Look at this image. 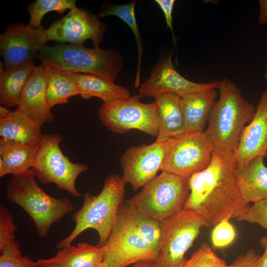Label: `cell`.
I'll use <instances>...</instances> for the list:
<instances>
[{
    "label": "cell",
    "mask_w": 267,
    "mask_h": 267,
    "mask_svg": "<svg viewBox=\"0 0 267 267\" xmlns=\"http://www.w3.org/2000/svg\"><path fill=\"white\" fill-rule=\"evenodd\" d=\"M236 167L234 152L214 151L209 165L188 178L190 193L184 208L196 213L205 226L236 218L248 209L238 188Z\"/></svg>",
    "instance_id": "6da1fadb"
},
{
    "label": "cell",
    "mask_w": 267,
    "mask_h": 267,
    "mask_svg": "<svg viewBox=\"0 0 267 267\" xmlns=\"http://www.w3.org/2000/svg\"><path fill=\"white\" fill-rule=\"evenodd\" d=\"M218 89L219 98L204 132L214 151L235 153L244 128L254 116L255 108L230 79L224 78L220 81Z\"/></svg>",
    "instance_id": "7a4b0ae2"
},
{
    "label": "cell",
    "mask_w": 267,
    "mask_h": 267,
    "mask_svg": "<svg viewBox=\"0 0 267 267\" xmlns=\"http://www.w3.org/2000/svg\"><path fill=\"white\" fill-rule=\"evenodd\" d=\"M126 182L122 177L111 174L105 178L103 188L98 195L87 192L83 195L81 208L72 216L75 225L70 234L56 244L62 249L71 244L84 231L95 230L99 236L100 247L106 243L114 225L119 208L123 204Z\"/></svg>",
    "instance_id": "3957f363"
},
{
    "label": "cell",
    "mask_w": 267,
    "mask_h": 267,
    "mask_svg": "<svg viewBox=\"0 0 267 267\" xmlns=\"http://www.w3.org/2000/svg\"><path fill=\"white\" fill-rule=\"evenodd\" d=\"M32 171L12 176L6 191L7 200L23 209L33 220L39 235L46 237L53 224L73 210L67 197L57 198L44 191Z\"/></svg>",
    "instance_id": "277c9868"
},
{
    "label": "cell",
    "mask_w": 267,
    "mask_h": 267,
    "mask_svg": "<svg viewBox=\"0 0 267 267\" xmlns=\"http://www.w3.org/2000/svg\"><path fill=\"white\" fill-rule=\"evenodd\" d=\"M38 58L45 65L71 73L89 74L115 82L122 66L120 53L99 46L57 44L44 45Z\"/></svg>",
    "instance_id": "5b68a950"
},
{
    "label": "cell",
    "mask_w": 267,
    "mask_h": 267,
    "mask_svg": "<svg viewBox=\"0 0 267 267\" xmlns=\"http://www.w3.org/2000/svg\"><path fill=\"white\" fill-rule=\"evenodd\" d=\"M189 193L188 178L162 171L126 203L161 222L184 209Z\"/></svg>",
    "instance_id": "8992f818"
},
{
    "label": "cell",
    "mask_w": 267,
    "mask_h": 267,
    "mask_svg": "<svg viewBox=\"0 0 267 267\" xmlns=\"http://www.w3.org/2000/svg\"><path fill=\"white\" fill-rule=\"evenodd\" d=\"M102 247L103 262L109 267H126L139 262H156L159 252L135 228L126 203L120 205L111 232Z\"/></svg>",
    "instance_id": "52a82bcc"
},
{
    "label": "cell",
    "mask_w": 267,
    "mask_h": 267,
    "mask_svg": "<svg viewBox=\"0 0 267 267\" xmlns=\"http://www.w3.org/2000/svg\"><path fill=\"white\" fill-rule=\"evenodd\" d=\"M63 140L60 134H44L31 170L42 183H54L58 189L81 197L83 194L77 189L76 181L89 167L84 163H73L64 155L60 147Z\"/></svg>",
    "instance_id": "ba28073f"
},
{
    "label": "cell",
    "mask_w": 267,
    "mask_h": 267,
    "mask_svg": "<svg viewBox=\"0 0 267 267\" xmlns=\"http://www.w3.org/2000/svg\"><path fill=\"white\" fill-rule=\"evenodd\" d=\"M140 98L138 94L104 102L98 112L101 123L113 133L123 134L137 130L157 138L159 134L157 103L155 100L143 103L140 101Z\"/></svg>",
    "instance_id": "9c48e42d"
},
{
    "label": "cell",
    "mask_w": 267,
    "mask_h": 267,
    "mask_svg": "<svg viewBox=\"0 0 267 267\" xmlns=\"http://www.w3.org/2000/svg\"><path fill=\"white\" fill-rule=\"evenodd\" d=\"M201 218L184 208L160 222L159 252L156 264L160 267H182L184 255L197 237L202 227Z\"/></svg>",
    "instance_id": "30bf717a"
},
{
    "label": "cell",
    "mask_w": 267,
    "mask_h": 267,
    "mask_svg": "<svg viewBox=\"0 0 267 267\" xmlns=\"http://www.w3.org/2000/svg\"><path fill=\"white\" fill-rule=\"evenodd\" d=\"M214 149L205 132L184 133L167 140L162 171L189 178L210 164Z\"/></svg>",
    "instance_id": "8fae6325"
},
{
    "label": "cell",
    "mask_w": 267,
    "mask_h": 267,
    "mask_svg": "<svg viewBox=\"0 0 267 267\" xmlns=\"http://www.w3.org/2000/svg\"><path fill=\"white\" fill-rule=\"evenodd\" d=\"M167 140L132 146L120 159L122 177L135 191L156 177L161 170L167 151Z\"/></svg>",
    "instance_id": "7c38bea8"
},
{
    "label": "cell",
    "mask_w": 267,
    "mask_h": 267,
    "mask_svg": "<svg viewBox=\"0 0 267 267\" xmlns=\"http://www.w3.org/2000/svg\"><path fill=\"white\" fill-rule=\"evenodd\" d=\"M105 30L106 25L98 15L77 6L45 30L48 41L83 45L89 39L93 41L94 47L99 46Z\"/></svg>",
    "instance_id": "4fadbf2b"
},
{
    "label": "cell",
    "mask_w": 267,
    "mask_h": 267,
    "mask_svg": "<svg viewBox=\"0 0 267 267\" xmlns=\"http://www.w3.org/2000/svg\"><path fill=\"white\" fill-rule=\"evenodd\" d=\"M48 41L43 27L33 28L21 23H12L0 35V48L5 68L38 58L40 49Z\"/></svg>",
    "instance_id": "5bb4252c"
},
{
    "label": "cell",
    "mask_w": 267,
    "mask_h": 267,
    "mask_svg": "<svg viewBox=\"0 0 267 267\" xmlns=\"http://www.w3.org/2000/svg\"><path fill=\"white\" fill-rule=\"evenodd\" d=\"M171 53L162 59L150 77L138 89L140 97H153L163 92L175 93L182 98L209 89H218L220 81L197 83L182 76L175 68Z\"/></svg>",
    "instance_id": "9a60e30c"
},
{
    "label": "cell",
    "mask_w": 267,
    "mask_h": 267,
    "mask_svg": "<svg viewBox=\"0 0 267 267\" xmlns=\"http://www.w3.org/2000/svg\"><path fill=\"white\" fill-rule=\"evenodd\" d=\"M234 155L236 167L256 157H267V89L261 93L254 116L244 128Z\"/></svg>",
    "instance_id": "2e32d148"
},
{
    "label": "cell",
    "mask_w": 267,
    "mask_h": 267,
    "mask_svg": "<svg viewBox=\"0 0 267 267\" xmlns=\"http://www.w3.org/2000/svg\"><path fill=\"white\" fill-rule=\"evenodd\" d=\"M47 71L45 65L36 66L21 95L17 109L27 114L41 126L51 123L54 116L46 98Z\"/></svg>",
    "instance_id": "e0dca14e"
},
{
    "label": "cell",
    "mask_w": 267,
    "mask_h": 267,
    "mask_svg": "<svg viewBox=\"0 0 267 267\" xmlns=\"http://www.w3.org/2000/svg\"><path fill=\"white\" fill-rule=\"evenodd\" d=\"M264 158L256 157L236 167L235 176L238 190L247 205L267 198V167Z\"/></svg>",
    "instance_id": "ac0fdd59"
},
{
    "label": "cell",
    "mask_w": 267,
    "mask_h": 267,
    "mask_svg": "<svg viewBox=\"0 0 267 267\" xmlns=\"http://www.w3.org/2000/svg\"><path fill=\"white\" fill-rule=\"evenodd\" d=\"M41 127L32 117L17 109L7 117L0 119V138L39 146L44 134Z\"/></svg>",
    "instance_id": "d6986e66"
},
{
    "label": "cell",
    "mask_w": 267,
    "mask_h": 267,
    "mask_svg": "<svg viewBox=\"0 0 267 267\" xmlns=\"http://www.w3.org/2000/svg\"><path fill=\"white\" fill-rule=\"evenodd\" d=\"M158 109V136L157 140H166L184 134L185 123L181 97L170 92L155 97Z\"/></svg>",
    "instance_id": "ffe728a7"
},
{
    "label": "cell",
    "mask_w": 267,
    "mask_h": 267,
    "mask_svg": "<svg viewBox=\"0 0 267 267\" xmlns=\"http://www.w3.org/2000/svg\"><path fill=\"white\" fill-rule=\"evenodd\" d=\"M216 89H212L181 97L184 133L204 132L216 102Z\"/></svg>",
    "instance_id": "44dd1931"
},
{
    "label": "cell",
    "mask_w": 267,
    "mask_h": 267,
    "mask_svg": "<svg viewBox=\"0 0 267 267\" xmlns=\"http://www.w3.org/2000/svg\"><path fill=\"white\" fill-rule=\"evenodd\" d=\"M103 247L83 242L60 249L54 257L40 259L36 263L59 267H97L103 262Z\"/></svg>",
    "instance_id": "7402d4cb"
},
{
    "label": "cell",
    "mask_w": 267,
    "mask_h": 267,
    "mask_svg": "<svg viewBox=\"0 0 267 267\" xmlns=\"http://www.w3.org/2000/svg\"><path fill=\"white\" fill-rule=\"evenodd\" d=\"M38 148L0 138V177L31 170Z\"/></svg>",
    "instance_id": "603a6c76"
},
{
    "label": "cell",
    "mask_w": 267,
    "mask_h": 267,
    "mask_svg": "<svg viewBox=\"0 0 267 267\" xmlns=\"http://www.w3.org/2000/svg\"><path fill=\"white\" fill-rule=\"evenodd\" d=\"M80 95L85 99L96 97L109 102L130 96L126 88L107 79L89 74L72 73Z\"/></svg>",
    "instance_id": "cb8c5ba5"
},
{
    "label": "cell",
    "mask_w": 267,
    "mask_h": 267,
    "mask_svg": "<svg viewBox=\"0 0 267 267\" xmlns=\"http://www.w3.org/2000/svg\"><path fill=\"white\" fill-rule=\"evenodd\" d=\"M36 66L27 62L4 68L0 74V103L1 106L18 105L23 90Z\"/></svg>",
    "instance_id": "d4e9b609"
},
{
    "label": "cell",
    "mask_w": 267,
    "mask_h": 267,
    "mask_svg": "<svg viewBox=\"0 0 267 267\" xmlns=\"http://www.w3.org/2000/svg\"><path fill=\"white\" fill-rule=\"evenodd\" d=\"M45 66L47 71L46 95L51 108L66 103L72 96L80 95L72 73Z\"/></svg>",
    "instance_id": "484cf974"
},
{
    "label": "cell",
    "mask_w": 267,
    "mask_h": 267,
    "mask_svg": "<svg viewBox=\"0 0 267 267\" xmlns=\"http://www.w3.org/2000/svg\"><path fill=\"white\" fill-rule=\"evenodd\" d=\"M136 3L135 0L123 5H116L108 2H105L102 5L98 16L99 17L102 18L110 15L116 16L124 21L132 29L137 45L138 62L134 82L135 87L137 88L140 85V69L143 48L141 37L135 16L134 8Z\"/></svg>",
    "instance_id": "4316f807"
},
{
    "label": "cell",
    "mask_w": 267,
    "mask_h": 267,
    "mask_svg": "<svg viewBox=\"0 0 267 267\" xmlns=\"http://www.w3.org/2000/svg\"><path fill=\"white\" fill-rule=\"evenodd\" d=\"M76 6L75 0H36L29 3L26 10L29 13L30 19L28 25L35 28H41L44 16L50 11L63 13L66 10H70Z\"/></svg>",
    "instance_id": "83f0119b"
},
{
    "label": "cell",
    "mask_w": 267,
    "mask_h": 267,
    "mask_svg": "<svg viewBox=\"0 0 267 267\" xmlns=\"http://www.w3.org/2000/svg\"><path fill=\"white\" fill-rule=\"evenodd\" d=\"M126 205L135 228L148 242L159 250L160 222L141 214L128 204Z\"/></svg>",
    "instance_id": "f1b7e54d"
},
{
    "label": "cell",
    "mask_w": 267,
    "mask_h": 267,
    "mask_svg": "<svg viewBox=\"0 0 267 267\" xmlns=\"http://www.w3.org/2000/svg\"><path fill=\"white\" fill-rule=\"evenodd\" d=\"M182 267H230L219 258L207 243H203Z\"/></svg>",
    "instance_id": "f546056e"
},
{
    "label": "cell",
    "mask_w": 267,
    "mask_h": 267,
    "mask_svg": "<svg viewBox=\"0 0 267 267\" xmlns=\"http://www.w3.org/2000/svg\"><path fill=\"white\" fill-rule=\"evenodd\" d=\"M0 252V267H39L30 257L22 255L20 244L16 240L6 245Z\"/></svg>",
    "instance_id": "4dcf8cb0"
},
{
    "label": "cell",
    "mask_w": 267,
    "mask_h": 267,
    "mask_svg": "<svg viewBox=\"0 0 267 267\" xmlns=\"http://www.w3.org/2000/svg\"><path fill=\"white\" fill-rule=\"evenodd\" d=\"M229 219H225L216 224L211 234L213 246L215 248L226 247L234 241L236 232Z\"/></svg>",
    "instance_id": "1f68e13d"
},
{
    "label": "cell",
    "mask_w": 267,
    "mask_h": 267,
    "mask_svg": "<svg viewBox=\"0 0 267 267\" xmlns=\"http://www.w3.org/2000/svg\"><path fill=\"white\" fill-rule=\"evenodd\" d=\"M17 227L14 223L12 214L0 206V251L15 240Z\"/></svg>",
    "instance_id": "d6a6232c"
},
{
    "label": "cell",
    "mask_w": 267,
    "mask_h": 267,
    "mask_svg": "<svg viewBox=\"0 0 267 267\" xmlns=\"http://www.w3.org/2000/svg\"><path fill=\"white\" fill-rule=\"evenodd\" d=\"M236 219L239 222L258 224L267 230V198L249 206L245 213Z\"/></svg>",
    "instance_id": "836d02e7"
},
{
    "label": "cell",
    "mask_w": 267,
    "mask_h": 267,
    "mask_svg": "<svg viewBox=\"0 0 267 267\" xmlns=\"http://www.w3.org/2000/svg\"><path fill=\"white\" fill-rule=\"evenodd\" d=\"M260 257L254 250H249L245 254L237 257L230 267H259Z\"/></svg>",
    "instance_id": "e575fe53"
},
{
    "label": "cell",
    "mask_w": 267,
    "mask_h": 267,
    "mask_svg": "<svg viewBox=\"0 0 267 267\" xmlns=\"http://www.w3.org/2000/svg\"><path fill=\"white\" fill-rule=\"evenodd\" d=\"M155 1L158 4L162 9L166 19L167 27L171 30L173 40H176L173 28L172 12L175 2V0H155Z\"/></svg>",
    "instance_id": "d590c367"
},
{
    "label": "cell",
    "mask_w": 267,
    "mask_h": 267,
    "mask_svg": "<svg viewBox=\"0 0 267 267\" xmlns=\"http://www.w3.org/2000/svg\"><path fill=\"white\" fill-rule=\"evenodd\" d=\"M260 13L259 23L264 25L267 23V0H259Z\"/></svg>",
    "instance_id": "8d00e7d4"
},
{
    "label": "cell",
    "mask_w": 267,
    "mask_h": 267,
    "mask_svg": "<svg viewBox=\"0 0 267 267\" xmlns=\"http://www.w3.org/2000/svg\"><path fill=\"white\" fill-rule=\"evenodd\" d=\"M260 245L264 248V252L260 257L259 267H267V236L261 239Z\"/></svg>",
    "instance_id": "74e56055"
},
{
    "label": "cell",
    "mask_w": 267,
    "mask_h": 267,
    "mask_svg": "<svg viewBox=\"0 0 267 267\" xmlns=\"http://www.w3.org/2000/svg\"><path fill=\"white\" fill-rule=\"evenodd\" d=\"M132 267H160L155 262H139L134 264Z\"/></svg>",
    "instance_id": "f35d334b"
},
{
    "label": "cell",
    "mask_w": 267,
    "mask_h": 267,
    "mask_svg": "<svg viewBox=\"0 0 267 267\" xmlns=\"http://www.w3.org/2000/svg\"><path fill=\"white\" fill-rule=\"evenodd\" d=\"M12 111L8 110L5 106L0 105V119H4L7 117Z\"/></svg>",
    "instance_id": "ab89813d"
},
{
    "label": "cell",
    "mask_w": 267,
    "mask_h": 267,
    "mask_svg": "<svg viewBox=\"0 0 267 267\" xmlns=\"http://www.w3.org/2000/svg\"><path fill=\"white\" fill-rule=\"evenodd\" d=\"M39 267H59L58 266H56L54 265H45V264H42V265H37Z\"/></svg>",
    "instance_id": "60d3db41"
},
{
    "label": "cell",
    "mask_w": 267,
    "mask_h": 267,
    "mask_svg": "<svg viewBox=\"0 0 267 267\" xmlns=\"http://www.w3.org/2000/svg\"><path fill=\"white\" fill-rule=\"evenodd\" d=\"M97 267H109L105 263H104L103 262Z\"/></svg>",
    "instance_id": "b9f144b4"
},
{
    "label": "cell",
    "mask_w": 267,
    "mask_h": 267,
    "mask_svg": "<svg viewBox=\"0 0 267 267\" xmlns=\"http://www.w3.org/2000/svg\"><path fill=\"white\" fill-rule=\"evenodd\" d=\"M264 78H265V79L267 80V66H266V73H265Z\"/></svg>",
    "instance_id": "7bdbcfd3"
}]
</instances>
